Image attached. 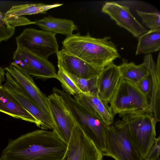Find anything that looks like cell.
Returning <instances> with one entry per match:
<instances>
[{
    "mask_svg": "<svg viewBox=\"0 0 160 160\" xmlns=\"http://www.w3.org/2000/svg\"><path fill=\"white\" fill-rule=\"evenodd\" d=\"M67 146L54 131L37 130L10 139L1 157L4 160H63Z\"/></svg>",
    "mask_w": 160,
    "mask_h": 160,
    "instance_id": "obj_1",
    "label": "cell"
},
{
    "mask_svg": "<svg viewBox=\"0 0 160 160\" xmlns=\"http://www.w3.org/2000/svg\"><path fill=\"white\" fill-rule=\"evenodd\" d=\"M111 38L92 37L79 32L67 37L62 41L63 48L94 66L103 69L121 57Z\"/></svg>",
    "mask_w": 160,
    "mask_h": 160,
    "instance_id": "obj_2",
    "label": "cell"
},
{
    "mask_svg": "<svg viewBox=\"0 0 160 160\" xmlns=\"http://www.w3.org/2000/svg\"><path fill=\"white\" fill-rule=\"evenodd\" d=\"M52 91L58 94L66 107L70 112L85 134L102 152L106 149L107 126L94 116L73 97L63 90L54 87Z\"/></svg>",
    "mask_w": 160,
    "mask_h": 160,
    "instance_id": "obj_3",
    "label": "cell"
},
{
    "mask_svg": "<svg viewBox=\"0 0 160 160\" xmlns=\"http://www.w3.org/2000/svg\"><path fill=\"white\" fill-rule=\"evenodd\" d=\"M109 102L114 116L152 112L148 98L135 84L121 78Z\"/></svg>",
    "mask_w": 160,
    "mask_h": 160,
    "instance_id": "obj_4",
    "label": "cell"
},
{
    "mask_svg": "<svg viewBox=\"0 0 160 160\" xmlns=\"http://www.w3.org/2000/svg\"><path fill=\"white\" fill-rule=\"evenodd\" d=\"M129 135L144 160L156 138V122L152 112L128 114L121 116Z\"/></svg>",
    "mask_w": 160,
    "mask_h": 160,
    "instance_id": "obj_5",
    "label": "cell"
},
{
    "mask_svg": "<svg viewBox=\"0 0 160 160\" xmlns=\"http://www.w3.org/2000/svg\"><path fill=\"white\" fill-rule=\"evenodd\" d=\"M102 155L116 160H143L131 140L125 122L122 119L107 126L106 149Z\"/></svg>",
    "mask_w": 160,
    "mask_h": 160,
    "instance_id": "obj_6",
    "label": "cell"
},
{
    "mask_svg": "<svg viewBox=\"0 0 160 160\" xmlns=\"http://www.w3.org/2000/svg\"><path fill=\"white\" fill-rule=\"evenodd\" d=\"M16 40L17 45L45 59L59 51L55 35L43 30L26 28Z\"/></svg>",
    "mask_w": 160,
    "mask_h": 160,
    "instance_id": "obj_7",
    "label": "cell"
},
{
    "mask_svg": "<svg viewBox=\"0 0 160 160\" xmlns=\"http://www.w3.org/2000/svg\"><path fill=\"white\" fill-rule=\"evenodd\" d=\"M13 62L27 73L37 78L46 80L55 78L57 73L53 65L48 59L17 45L14 52Z\"/></svg>",
    "mask_w": 160,
    "mask_h": 160,
    "instance_id": "obj_8",
    "label": "cell"
},
{
    "mask_svg": "<svg viewBox=\"0 0 160 160\" xmlns=\"http://www.w3.org/2000/svg\"><path fill=\"white\" fill-rule=\"evenodd\" d=\"M50 117L54 131L67 144L72 132L79 125L64 104L60 96L52 92L48 97Z\"/></svg>",
    "mask_w": 160,
    "mask_h": 160,
    "instance_id": "obj_9",
    "label": "cell"
},
{
    "mask_svg": "<svg viewBox=\"0 0 160 160\" xmlns=\"http://www.w3.org/2000/svg\"><path fill=\"white\" fill-rule=\"evenodd\" d=\"M5 77L6 82L2 85L25 110L35 118L38 122V127L41 129L53 130L54 125L51 117L28 97L10 74L6 71Z\"/></svg>",
    "mask_w": 160,
    "mask_h": 160,
    "instance_id": "obj_10",
    "label": "cell"
},
{
    "mask_svg": "<svg viewBox=\"0 0 160 160\" xmlns=\"http://www.w3.org/2000/svg\"><path fill=\"white\" fill-rule=\"evenodd\" d=\"M102 152L79 125L72 133L63 160H103Z\"/></svg>",
    "mask_w": 160,
    "mask_h": 160,
    "instance_id": "obj_11",
    "label": "cell"
},
{
    "mask_svg": "<svg viewBox=\"0 0 160 160\" xmlns=\"http://www.w3.org/2000/svg\"><path fill=\"white\" fill-rule=\"evenodd\" d=\"M3 69L10 74L28 97L50 116L48 97L40 90L32 77L13 62Z\"/></svg>",
    "mask_w": 160,
    "mask_h": 160,
    "instance_id": "obj_12",
    "label": "cell"
},
{
    "mask_svg": "<svg viewBox=\"0 0 160 160\" xmlns=\"http://www.w3.org/2000/svg\"><path fill=\"white\" fill-rule=\"evenodd\" d=\"M102 11L135 37L138 38L148 31L132 14L128 7L115 2H106Z\"/></svg>",
    "mask_w": 160,
    "mask_h": 160,
    "instance_id": "obj_13",
    "label": "cell"
},
{
    "mask_svg": "<svg viewBox=\"0 0 160 160\" xmlns=\"http://www.w3.org/2000/svg\"><path fill=\"white\" fill-rule=\"evenodd\" d=\"M57 55L58 65L67 72L79 78H89L97 77L102 69L82 59L63 48Z\"/></svg>",
    "mask_w": 160,
    "mask_h": 160,
    "instance_id": "obj_14",
    "label": "cell"
},
{
    "mask_svg": "<svg viewBox=\"0 0 160 160\" xmlns=\"http://www.w3.org/2000/svg\"><path fill=\"white\" fill-rule=\"evenodd\" d=\"M62 3L46 4L35 3L15 5L4 13V20L10 25L15 27L34 24L23 15L46 13L49 9L60 6Z\"/></svg>",
    "mask_w": 160,
    "mask_h": 160,
    "instance_id": "obj_15",
    "label": "cell"
},
{
    "mask_svg": "<svg viewBox=\"0 0 160 160\" xmlns=\"http://www.w3.org/2000/svg\"><path fill=\"white\" fill-rule=\"evenodd\" d=\"M118 66L112 62L102 69L97 77V95L108 103L121 79Z\"/></svg>",
    "mask_w": 160,
    "mask_h": 160,
    "instance_id": "obj_16",
    "label": "cell"
},
{
    "mask_svg": "<svg viewBox=\"0 0 160 160\" xmlns=\"http://www.w3.org/2000/svg\"><path fill=\"white\" fill-rule=\"evenodd\" d=\"M73 96L90 113L102 121L107 126L113 123L114 116L110 106L97 94H81Z\"/></svg>",
    "mask_w": 160,
    "mask_h": 160,
    "instance_id": "obj_17",
    "label": "cell"
},
{
    "mask_svg": "<svg viewBox=\"0 0 160 160\" xmlns=\"http://www.w3.org/2000/svg\"><path fill=\"white\" fill-rule=\"evenodd\" d=\"M0 112L14 118L34 123L38 126L35 118L22 106L2 85L0 86Z\"/></svg>",
    "mask_w": 160,
    "mask_h": 160,
    "instance_id": "obj_18",
    "label": "cell"
},
{
    "mask_svg": "<svg viewBox=\"0 0 160 160\" xmlns=\"http://www.w3.org/2000/svg\"><path fill=\"white\" fill-rule=\"evenodd\" d=\"M34 24L42 30L55 35L61 34L68 37L72 35L74 31L78 29L77 26L71 20L50 16L37 20L34 22Z\"/></svg>",
    "mask_w": 160,
    "mask_h": 160,
    "instance_id": "obj_19",
    "label": "cell"
},
{
    "mask_svg": "<svg viewBox=\"0 0 160 160\" xmlns=\"http://www.w3.org/2000/svg\"><path fill=\"white\" fill-rule=\"evenodd\" d=\"M150 54L144 56L143 62L136 65L132 62H128L125 59L118 67L121 78L135 84L147 75L150 72L149 59Z\"/></svg>",
    "mask_w": 160,
    "mask_h": 160,
    "instance_id": "obj_20",
    "label": "cell"
},
{
    "mask_svg": "<svg viewBox=\"0 0 160 160\" xmlns=\"http://www.w3.org/2000/svg\"><path fill=\"white\" fill-rule=\"evenodd\" d=\"M160 49V29L150 30L138 38L135 54H149Z\"/></svg>",
    "mask_w": 160,
    "mask_h": 160,
    "instance_id": "obj_21",
    "label": "cell"
},
{
    "mask_svg": "<svg viewBox=\"0 0 160 160\" xmlns=\"http://www.w3.org/2000/svg\"><path fill=\"white\" fill-rule=\"evenodd\" d=\"M58 70L55 78L60 82L64 90L63 91L71 96H74L84 94L68 76L64 70L58 65Z\"/></svg>",
    "mask_w": 160,
    "mask_h": 160,
    "instance_id": "obj_22",
    "label": "cell"
},
{
    "mask_svg": "<svg viewBox=\"0 0 160 160\" xmlns=\"http://www.w3.org/2000/svg\"><path fill=\"white\" fill-rule=\"evenodd\" d=\"M65 72L84 94L86 95L97 94L98 76L89 78H81Z\"/></svg>",
    "mask_w": 160,
    "mask_h": 160,
    "instance_id": "obj_23",
    "label": "cell"
},
{
    "mask_svg": "<svg viewBox=\"0 0 160 160\" xmlns=\"http://www.w3.org/2000/svg\"><path fill=\"white\" fill-rule=\"evenodd\" d=\"M143 23L150 30L160 29V14L158 12H147L136 10Z\"/></svg>",
    "mask_w": 160,
    "mask_h": 160,
    "instance_id": "obj_24",
    "label": "cell"
},
{
    "mask_svg": "<svg viewBox=\"0 0 160 160\" xmlns=\"http://www.w3.org/2000/svg\"><path fill=\"white\" fill-rule=\"evenodd\" d=\"M15 28L9 24L4 20V13L0 12V43L8 40L14 34Z\"/></svg>",
    "mask_w": 160,
    "mask_h": 160,
    "instance_id": "obj_25",
    "label": "cell"
},
{
    "mask_svg": "<svg viewBox=\"0 0 160 160\" xmlns=\"http://www.w3.org/2000/svg\"><path fill=\"white\" fill-rule=\"evenodd\" d=\"M160 136L156 138L144 160H158L160 159Z\"/></svg>",
    "mask_w": 160,
    "mask_h": 160,
    "instance_id": "obj_26",
    "label": "cell"
},
{
    "mask_svg": "<svg viewBox=\"0 0 160 160\" xmlns=\"http://www.w3.org/2000/svg\"><path fill=\"white\" fill-rule=\"evenodd\" d=\"M5 72L4 70L0 67V86L5 80Z\"/></svg>",
    "mask_w": 160,
    "mask_h": 160,
    "instance_id": "obj_27",
    "label": "cell"
},
{
    "mask_svg": "<svg viewBox=\"0 0 160 160\" xmlns=\"http://www.w3.org/2000/svg\"><path fill=\"white\" fill-rule=\"evenodd\" d=\"M0 160H4L1 157H0Z\"/></svg>",
    "mask_w": 160,
    "mask_h": 160,
    "instance_id": "obj_28",
    "label": "cell"
},
{
    "mask_svg": "<svg viewBox=\"0 0 160 160\" xmlns=\"http://www.w3.org/2000/svg\"><path fill=\"white\" fill-rule=\"evenodd\" d=\"M158 160H160V159H158Z\"/></svg>",
    "mask_w": 160,
    "mask_h": 160,
    "instance_id": "obj_29",
    "label": "cell"
}]
</instances>
